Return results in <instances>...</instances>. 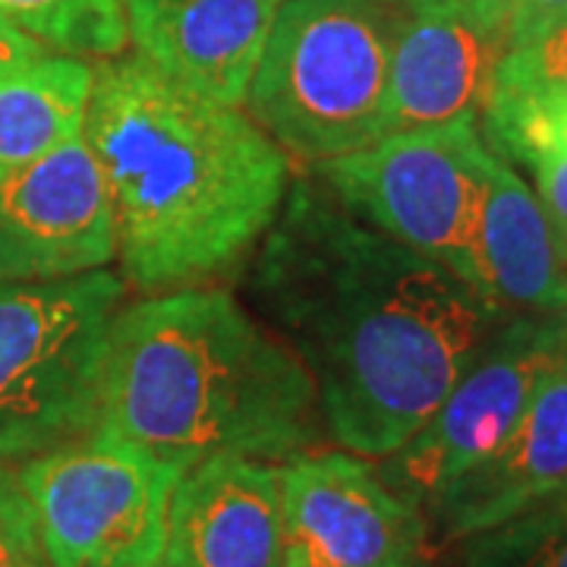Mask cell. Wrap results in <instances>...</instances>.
Masks as SVG:
<instances>
[{
	"mask_svg": "<svg viewBox=\"0 0 567 567\" xmlns=\"http://www.w3.org/2000/svg\"><path fill=\"white\" fill-rule=\"evenodd\" d=\"M316 385L324 439L382 461L439 410L511 319L442 262L360 221L297 174L237 293Z\"/></svg>",
	"mask_w": 567,
	"mask_h": 567,
	"instance_id": "6da1fadb",
	"label": "cell"
},
{
	"mask_svg": "<svg viewBox=\"0 0 567 567\" xmlns=\"http://www.w3.org/2000/svg\"><path fill=\"white\" fill-rule=\"evenodd\" d=\"M82 136L114 199L123 281L140 297L240 278L297 177L244 107L183 89L136 51L95 63Z\"/></svg>",
	"mask_w": 567,
	"mask_h": 567,
	"instance_id": "7a4b0ae2",
	"label": "cell"
},
{
	"mask_svg": "<svg viewBox=\"0 0 567 567\" xmlns=\"http://www.w3.org/2000/svg\"><path fill=\"white\" fill-rule=\"evenodd\" d=\"M95 425L181 473L208 457L287 464L328 442L300 360L227 287L126 300L104 344Z\"/></svg>",
	"mask_w": 567,
	"mask_h": 567,
	"instance_id": "3957f363",
	"label": "cell"
},
{
	"mask_svg": "<svg viewBox=\"0 0 567 567\" xmlns=\"http://www.w3.org/2000/svg\"><path fill=\"white\" fill-rule=\"evenodd\" d=\"M410 10L413 0H284L244 111L303 171L375 142Z\"/></svg>",
	"mask_w": 567,
	"mask_h": 567,
	"instance_id": "277c9868",
	"label": "cell"
},
{
	"mask_svg": "<svg viewBox=\"0 0 567 567\" xmlns=\"http://www.w3.org/2000/svg\"><path fill=\"white\" fill-rule=\"evenodd\" d=\"M130 293L114 268L0 281V464H20L95 425L107 331Z\"/></svg>",
	"mask_w": 567,
	"mask_h": 567,
	"instance_id": "5b68a950",
	"label": "cell"
},
{
	"mask_svg": "<svg viewBox=\"0 0 567 567\" xmlns=\"http://www.w3.org/2000/svg\"><path fill=\"white\" fill-rule=\"evenodd\" d=\"M181 476L102 425L17 464L48 567H158Z\"/></svg>",
	"mask_w": 567,
	"mask_h": 567,
	"instance_id": "8992f818",
	"label": "cell"
},
{
	"mask_svg": "<svg viewBox=\"0 0 567 567\" xmlns=\"http://www.w3.org/2000/svg\"><path fill=\"white\" fill-rule=\"evenodd\" d=\"M492 148L480 121L401 130L306 167L369 227L470 281Z\"/></svg>",
	"mask_w": 567,
	"mask_h": 567,
	"instance_id": "52a82bcc",
	"label": "cell"
},
{
	"mask_svg": "<svg viewBox=\"0 0 567 567\" xmlns=\"http://www.w3.org/2000/svg\"><path fill=\"white\" fill-rule=\"evenodd\" d=\"M565 350L567 312L511 316L492 331L423 429L375 461L379 476L425 511L442 488L505 442Z\"/></svg>",
	"mask_w": 567,
	"mask_h": 567,
	"instance_id": "ba28073f",
	"label": "cell"
},
{
	"mask_svg": "<svg viewBox=\"0 0 567 567\" xmlns=\"http://www.w3.org/2000/svg\"><path fill=\"white\" fill-rule=\"evenodd\" d=\"M281 527L284 567H432L435 555L423 507L344 447L281 464Z\"/></svg>",
	"mask_w": 567,
	"mask_h": 567,
	"instance_id": "9c48e42d",
	"label": "cell"
},
{
	"mask_svg": "<svg viewBox=\"0 0 567 567\" xmlns=\"http://www.w3.org/2000/svg\"><path fill=\"white\" fill-rule=\"evenodd\" d=\"M114 262V199L82 133L0 183V281H63Z\"/></svg>",
	"mask_w": 567,
	"mask_h": 567,
	"instance_id": "30bf717a",
	"label": "cell"
},
{
	"mask_svg": "<svg viewBox=\"0 0 567 567\" xmlns=\"http://www.w3.org/2000/svg\"><path fill=\"white\" fill-rule=\"evenodd\" d=\"M511 48L514 32L480 0H413L391 58L382 136L480 121Z\"/></svg>",
	"mask_w": 567,
	"mask_h": 567,
	"instance_id": "8fae6325",
	"label": "cell"
},
{
	"mask_svg": "<svg viewBox=\"0 0 567 567\" xmlns=\"http://www.w3.org/2000/svg\"><path fill=\"white\" fill-rule=\"evenodd\" d=\"M158 567H284L281 464L208 457L183 470Z\"/></svg>",
	"mask_w": 567,
	"mask_h": 567,
	"instance_id": "7c38bea8",
	"label": "cell"
},
{
	"mask_svg": "<svg viewBox=\"0 0 567 567\" xmlns=\"http://www.w3.org/2000/svg\"><path fill=\"white\" fill-rule=\"evenodd\" d=\"M567 473V350L539 382L524 416L480 464L461 473L429 505L435 548L502 527L546 498Z\"/></svg>",
	"mask_w": 567,
	"mask_h": 567,
	"instance_id": "4fadbf2b",
	"label": "cell"
},
{
	"mask_svg": "<svg viewBox=\"0 0 567 567\" xmlns=\"http://www.w3.org/2000/svg\"><path fill=\"white\" fill-rule=\"evenodd\" d=\"M284 0H123L136 54L183 89L244 107Z\"/></svg>",
	"mask_w": 567,
	"mask_h": 567,
	"instance_id": "5bb4252c",
	"label": "cell"
},
{
	"mask_svg": "<svg viewBox=\"0 0 567 567\" xmlns=\"http://www.w3.org/2000/svg\"><path fill=\"white\" fill-rule=\"evenodd\" d=\"M565 281V265L533 186L492 152L470 249V284L511 316H524L561 312L558 297Z\"/></svg>",
	"mask_w": 567,
	"mask_h": 567,
	"instance_id": "9a60e30c",
	"label": "cell"
},
{
	"mask_svg": "<svg viewBox=\"0 0 567 567\" xmlns=\"http://www.w3.org/2000/svg\"><path fill=\"white\" fill-rule=\"evenodd\" d=\"M95 66L44 51L0 70V183L80 136Z\"/></svg>",
	"mask_w": 567,
	"mask_h": 567,
	"instance_id": "2e32d148",
	"label": "cell"
},
{
	"mask_svg": "<svg viewBox=\"0 0 567 567\" xmlns=\"http://www.w3.org/2000/svg\"><path fill=\"white\" fill-rule=\"evenodd\" d=\"M0 20L82 61H107L130 48L123 0H0Z\"/></svg>",
	"mask_w": 567,
	"mask_h": 567,
	"instance_id": "e0dca14e",
	"label": "cell"
},
{
	"mask_svg": "<svg viewBox=\"0 0 567 567\" xmlns=\"http://www.w3.org/2000/svg\"><path fill=\"white\" fill-rule=\"evenodd\" d=\"M548 102H567V10L514 41L486 107Z\"/></svg>",
	"mask_w": 567,
	"mask_h": 567,
	"instance_id": "ac0fdd59",
	"label": "cell"
},
{
	"mask_svg": "<svg viewBox=\"0 0 567 567\" xmlns=\"http://www.w3.org/2000/svg\"><path fill=\"white\" fill-rule=\"evenodd\" d=\"M461 567H567V517L529 507L457 543Z\"/></svg>",
	"mask_w": 567,
	"mask_h": 567,
	"instance_id": "d6986e66",
	"label": "cell"
},
{
	"mask_svg": "<svg viewBox=\"0 0 567 567\" xmlns=\"http://www.w3.org/2000/svg\"><path fill=\"white\" fill-rule=\"evenodd\" d=\"M505 162L524 164L533 177V193L546 212L551 237L567 271V145L558 140H517L498 148Z\"/></svg>",
	"mask_w": 567,
	"mask_h": 567,
	"instance_id": "ffe728a7",
	"label": "cell"
},
{
	"mask_svg": "<svg viewBox=\"0 0 567 567\" xmlns=\"http://www.w3.org/2000/svg\"><path fill=\"white\" fill-rule=\"evenodd\" d=\"M480 130L492 152L517 140H558L567 145V102L492 104L480 117Z\"/></svg>",
	"mask_w": 567,
	"mask_h": 567,
	"instance_id": "44dd1931",
	"label": "cell"
},
{
	"mask_svg": "<svg viewBox=\"0 0 567 567\" xmlns=\"http://www.w3.org/2000/svg\"><path fill=\"white\" fill-rule=\"evenodd\" d=\"M0 567H48L13 464H0Z\"/></svg>",
	"mask_w": 567,
	"mask_h": 567,
	"instance_id": "7402d4cb",
	"label": "cell"
},
{
	"mask_svg": "<svg viewBox=\"0 0 567 567\" xmlns=\"http://www.w3.org/2000/svg\"><path fill=\"white\" fill-rule=\"evenodd\" d=\"M498 20L514 32V41H520L536 25L555 20L567 10V0H480Z\"/></svg>",
	"mask_w": 567,
	"mask_h": 567,
	"instance_id": "603a6c76",
	"label": "cell"
},
{
	"mask_svg": "<svg viewBox=\"0 0 567 567\" xmlns=\"http://www.w3.org/2000/svg\"><path fill=\"white\" fill-rule=\"evenodd\" d=\"M48 48H41L39 41H32L29 35H22L20 29H13L10 22L0 20V70L3 66H13V63L32 61L44 54Z\"/></svg>",
	"mask_w": 567,
	"mask_h": 567,
	"instance_id": "cb8c5ba5",
	"label": "cell"
},
{
	"mask_svg": "<svg viewBox=\"0 0 567 567\" xmlns=\"http://www.w3.org/2000/svg\"><path fill=\"white\" fill-rule=\"evenodd\" d=\"M533 507H536V511H546V514H561V517H567V473L565 480L551 488L546 498H539Z\"/></svg>",
	"mask_w": 567,
	"mask_h": 567,
	"instance_id": "d4e9b609",
	"label": "cell"
},
{
	"mask_svg": "<svg viewBox=\"0 0 567 567\" xmlns=\"http://www.w3.org/2000/svg\"><path fill=\"white\" fill-rule=\"evenodd\" d=\"M558 309H561V312H567V281H565V287H561V297H558Z\"/></svg>",
	"mask_w": 567,
	"mask_h": 567,
	"instance_id": "484cf974",
	"label": "cell"
}]
</instances>
